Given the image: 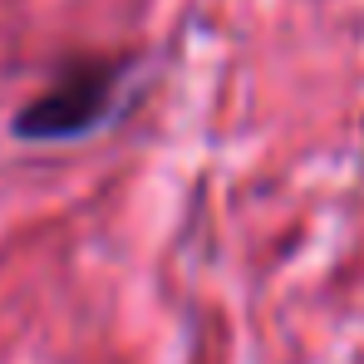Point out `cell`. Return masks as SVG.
Wrapping results in <instances>:
<instances>
[{
    "label": "cell",
    "instance_id": "obj_1",
    "mask_svg": "<svg viewBox=\"0 0 364 364\" xmlns=\"http://www.w3.org/2000/svg\"><path fill=\"white\" fill-rule=\"evenodd\" d=\"M119 64L114 60H74L69 69H60V79L35 94L20 114H15V138L25 143H64L79 138L89 128H99L114 89H119Z\"/></svg>",
    "mask_w": 364,
    "mask_h": 364
}]
</instances>
